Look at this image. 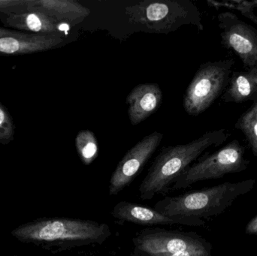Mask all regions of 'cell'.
<instances>
[{
	"label": "cell",
	"instance_id": "cell-13",
	"mask_svg": "<svg viewBox=\"0 0 257 256\" xmlns=\"http://www.w3.org/2000/svg\"><path fill=\"white\" fill-rule=\"evenodd\" d=\"M163 93L157 84H139L126 97L130 123L136 126L152 115L161 105Z\"/></svg>",
	"mask_w": 257,
	"mask_h": 256
},
{
	"label": "cell",
	"instance_id": "cell-20",
	"mask_svg": "<svg viewBox=\"0 0 257 256\" xmlns=\"http://www.w3.org/2000/svg\"><path fill=\"white\" fill-rule=\"evenodd\" d=\"M212 246L208 247L199 248V249H188V250L180 251L175 253L159 254L151 256H211Z\"/></svg>",
	"mask_w": 257,
	"mask_h": 256
},
{
	"label": "cell",
	"instance_id": "cell-5",
	"mask_svg": "<svg viewBox=\"0 0 257 256\" xmlns=\"http://www.w3.org/2000/svg\"><path fill=\"white\" fill-rule=\"evenodd\" d=\"M234 64L235 61L230 57L200 66L184 94L183 105L189 115L202 114L223 95L233 72Z\"/></svg>",
	"mask_w": 257,
	"mask_h": 256
},
{
	"label": "cell",
	"instance_id": "cell-3",
	"mask_svg": "<svg viewBox=\"0 0 257 256\" xmlns=\"http://www.w3.org/2000/svg\"><path fill=\"white\" fill-rule=\"evenodd\" d=\"M255 183L253 179L238 183H223L177 196H166L157 201L154 208L168 216L202 220L209 219L222 214L238 197L250 192Z\"/></svg>",
	"mask_w": 257,
	"mask_h": 256
},
{
	"label": "cell",
	"instance_id": "cell-2",
	"mask_svg": "<svg viewBox=\"0 0 257 256\" xmlns=\"http://www.w3.org/2000/svg\"><path fill=\"white\" fill-rule=\"evenodd\" d=\"M229 136V132L224 129L210 131L191 142L162 149L139 186V198L151 200L171 192L175 180L202 153L210 147L221 145Z\"/></svg>",
	"mask_w": 257,
	"mask_h": 256
},
{
	"label": "cell",
	"instance_id": "cell-14",
	"mask_svg": "<svg viewBox=\"0 0 257 256\" xmlns=\"http://www.w3.org/2000/svg\"><path fill=\"white\" fill-rule=\"evenodd\" d=\"M26 7L37 9L65 24H79L90 15L88 8L76 0H27Z\"/></svg>",
	"mask_w": 257,
	"mask_h": 256
},
{
	"label": "cell",
	"instance_id": "cell-1",
	"mask_svg": "<svg viewBox=\"0 0 257 256\" xmlns=\"http://www.w3.org/2000/svg\"><path fill=\"white\" fill-rule=\"evenodd\" d=\"M11 234L21 243L56 254L83 246L102 245L112 232L107 224L90 219L44 217L19 225Z\"/></svg>",
	"mask_w": 257,
	"mask_h": 256
},
{
	"label": "cell",
	"instance_id": "cell-9",
	"mask_svg": "<svg viewBox=\"0 0 257 256\" xmlns=\"http://www.w3.org/2000/svg\"><path fill=\"white\" fill-rule=\"evenodd\" d=\"M163 135L154 132L133 146L119 162L110 178V196H117L128 187L160 146Z\"/></svg>",
	"mask_w": 257,
	"mask_h": 256
},
{
	"label": "cell",
	"instance_id": "cell-8",
	"mask_svg": "<svg viewBox=\"0 0 257 256\" xmlns=\"http://www.w3.org/2000/svg\"><path fill=\"white\" fill-rule=\"evenodd\" d=\"M217 22L222 45L241 60L244 69H257L256 29L231 12L219 14Z\"/></svg>",
	"mask_w": 257,
	"mask_h": 256
},
{
	"label": "cell",
	"instance_id": "cell-22",
	"mask_svg": "<svg viewBox=\"0 0 257 256\" xmlns=\"http://www.w3.org/2000/svg\"><path fill=\"white\" fill-rule=\"evenodd\" d=\"M245 231L247 234L257 235V215L247 223Z\"/></svg>",
	"mask_w": 257,
	"mask_h": 256
},
{
	"label": "cell",
	"instance_id": "cell-23",
	"mask_svg": "<svg viewBox=\"0 0 257 256\" xmlns=\"http://www.w3.org/2000/svg\"><path fill=\"white\" fill-rule=\"evenodd\" d=\"M253 2H254L255 4H256L257 6V0H255V1Z\"/></svg>",
	"mask_w": 257,
	"mask_h": 256
},
{
	"label": "cell",
	"instance_id": "cell-21",
	"mask_svg": "<svg viewBox=\"0 0 257 256\" xmlns=\"http://www.w3.org/2000/svg\"><path fill=\"white\" fill-rule=\"evenodd\" d=\"M27 0H0V12L6 13L26 6Z\"/></svg>",
	"mask_w": 257,
	"mask_h": 256
},
{
	"label": "cell",
	"instance_id": "cell-15",
	"mask_svg": "<svg viewBox=\"0 0 257 256\" xmlns=\"http://www.w3.org/2000/svg\"><path fill=\"white\" fill-rule=\"evenodd\" d=\"M222 99L226 103H242L257 99V69L232 72Z\"/></svg>",
	"mask_w": 257,
	"mask_h": 256
},
{
	"label": "cell",
	"instance_id": "cell-19",
	"mask_svg": "<svg viewBox=\"0 0 257 256\" xmlns=\"http://www.w3.org/2000/svg\"><path fill=\"white\" fill-rule=\"evenodd\" d=\"M15 126L7 108L0 102V144L6 145L13 141Z\"/></svg>",
	"mask_w": 257,
	"mask_h": 256
},
{
	"label": "cell",
	"instance_id": "cell-16",
	"mask_svg": "<svg viewBox=\"0 0 257 256\" xmlns=\"http://www.w3.org/2000/svg\"><path fill=\"white\" fill-rule=\"evenodd\" d=\"M77 153L84 165H90L99 155V145L94 133L88 129L81 130L75 138Z\"/></svg>",
	"mask_w": 257,
	"mask_h": 256
},
{
	"label": "cell",
	"instance_id": "cell-6",
	"mask_svg": "<svg viewBox=\"0 0 257 256\" xmlns=\"http://www.w3.org/2000/svg\"><path fill=\"white\" fill-rule=\"evenodd\" d=\"M244 148L238 140H233L212 154L200 158L192 164L176 180L171 191L185 189L204 180L222 178L226 174L241 172L248 167Z\"/></svg>",
	"mask_w": 257,
	"mask_h": 256
},
{
	"label": "cell",
	"instance_id": "cell-7",
	"mask_svg": "<svg viewBox=\"0 0 257 256\" xmlns=\"http://www.w3.org/2000/svg\"><path fill=\"white\" fill-rule=\"evenodd\" d=\"M210 246L211 243L206 239L193 231L146 228L133 237L131 256L172 254Z\"/></svg>",
	"mask_w": 257,
	"mask_h": 256
},
{
	"label": "cell",
	"instance_id": "cell-18",
	"mask_svg": "<svg viewBox=\"0 0 257 256\" xmlns=\"http://www.w3.org/2000/svg\"><path fill=\"white\" fill-rule=\"evenodd\" d=\"M207 3L211 7L216 8V9L226 8L232 10L238 11L245 18L253 21L257 26V16L254 12V9L257 7V6L253 1L217 2L208 0Z\"/></svg>",
	"mask_w": 257,
	"mask_h": 256
},
{
	"label": "cell",
	"instance_id": "cell-12",
	"mask_svg": "<svg viewBox=\"0 0 257 256\" xmlns=\"http://www.w3.org/2000/svg\"><path fill=\"white\" fill-rule=\"evenodd\" d=\"M0 20L6 27L18 31L61 36L60 29L61 23L41 11L25 6L2 14Z\"/></svg>",
	"mask_w": 257,
	"mask_h": 256
},
{
	"label": "cell",
	"instance_id": "cell-17",
	"mask_svg": "<svg viewBox=\"0 0 257 256\" xmlns=\"http://www.w3.org/2000/svg\"><path fill=\"white\" fill-rule=\"evenodd\" d=\"M235 128L244 134L253 155L257 157V99L251 108L238 119Z\"/></svg>",
	"mask_w": 257,
	"mask_h": 256
},
{
	"label": "cell",
	"instance_id": "cell-4",
	"mask_svg": "<svg viewBox=\"0 0 257 256\" xmlns=\"http://www.w3.org/2000/svg\"><path fill=\"white\" fill-rule=\"evenodd\" d=\"M125 14L131 24L154 33H169L186 24L203 30L202 17L188 0H145L128 6Z\"/></svg>",
	"mask_w": 257,
	"mask_h": 256
},
{
	"label": "cell",
	"instance_id": "cell-10",
	"mask_svg": "<svg viewBox=\"0 0 257 256\" xmlns=\"http://www.w3.org/2000/svg\"><path fill=\"white\" fill-rule=\"evenodd\" d=\"M111 216L120 222H131L143 226L154 225H184L202 227L205 222L202 219L180 216H168L157 211L154 207L141 205L130 201H122L114 206Z\"/></svg>",
	"mask_w": 257,
	"mask_h": 256
},
{
	"label": "cell",
	"instance_id": "cell-11",
	"mask_svg": "<svg viewBox=\"0 0 257 256\" xmlns=\"http://www.w3.org/2000/svg\"><path fill=\"white\" fill-rule=\"evenodd\" d=\"M64 42L59 35L36 34L0 27V55H23L54 49Z\"/></svg>",
	"mask_w": 257,
	"mask_h": 256
}]
</instances>
